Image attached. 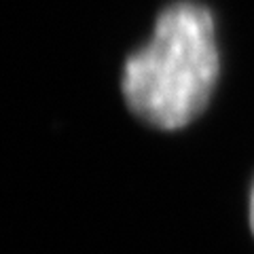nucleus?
<instances>
[{"label": "nucleus", "instance_id": "2", "mask_svg": "<svg viewBox=\"0 0 254 254\" xmlns=\"http://www.w3.org/2000/svg\"><path fill=\"white\" fill-rule=\"evenodd\" d=\"M250 229H252V235H254V187H252V193H250Z\"/></svg>", "mask_w": 254, "mask_h": 254}, {"label": "nucleus", "instance_id": "1", "mask_svg": "<svg viewBox=\"0 0 254 254\" xmlns=\"http://www.w3.org/2000/svg\"><path fill=\"white\" fill-rule=\"evenodd\" d=\"M218 74L220 53L210 9L178 0L159 13L148 43L127 58L121 91L140 121L172 131L203 113Z\"/></svg>", "mask_w": 254, "mask_h": 254}]
</instances>
